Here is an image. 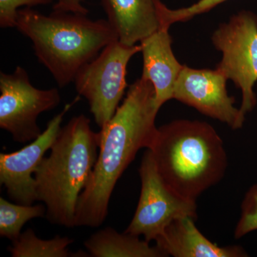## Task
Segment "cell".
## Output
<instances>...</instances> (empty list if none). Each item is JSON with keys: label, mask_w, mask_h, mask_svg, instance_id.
I'll return each mask as SVG.
<instances>
[{"label": "cell", "mask_w": 257, "mask_h": 257, "mask_svg": "<svg viewBox=\"0 0 257 257\" xmlns=\"http://www.w3.org/2000/svg\"><path fill=\"white\" fill-rule=\"evenodd\" d=\"M160 109L152 82L141 77L130 86L122 104L99 132V155L79 196L75 226L96 228L105 221L116 182L139 150L149 149L153 143Z\"/></svg>", "instance_id": "obj_1"}, {"label": "cell", "mask_w": 257, "mask_h": 257, "mask_svg": "<svg viewBox=\"0 0 257 257\" xmlns=\"http://www.w3.org/2000/svg\"><path fill=\"white\" fill-rule=\"evenodd\" d=\"M100 133H94L85 115L74 116L61 128L35 171L37 201L45 203L52 224L75 226L79 196L89 182L98 157Z\"/></svg>", "instance_id": "obj_2"}, {"label": "cell", "mask_w": 257, "mask_h": 257, "mask_svg": "<svg viewBox=\"0 0 257 257\" xmlns=\"http://www.w3.org/2000/svg\"><path fill=\"white\" fill-rule=\"evenodd\" d=\"M148 150L167 186L190 200L220 182L227 168L222 140L204 121L177 120L160 126Z\"/></svg>", "instance_id": "obj_3"}, {"label": "cell", "mask_w": 257, "mask_h": 257, "mask_svg": "<svg viewBox=\"0 0 257 257\" xmlns=\"http://www.w3.org/2000/svg\"><path fill=\"white\" fill-rule=\"evenodd\" d=\"M16 28L31 40L39 62L60 88L74 82L83 66L119 40L107 20L55 11L47 16L30 8L18 10Z\"/></svg>", "instance_id": "obj_4"}, {"label": "cell", "mask_w": 257, "mask_h": 257, "mask_svg": "<svg viewBox=\"0 0 257 257\" xmlns=\"http://www.w3.org/2000/svg\"><path fill=\"white\" fill-rule=\"evenodd\" d=\"M141 45L111 42L94 60L83 66L74 79L78 95L84 96L96 124L101 128L113 117L126 89V67Z\"/></svg>", "instance_id": "obj_5"}, {"label": "cell", "mask_w": 257, "mask_h": 257, "mask_svg": "<svg viewBox=\"0 0 257 257\" xmlns=\"http://www.w3.org/2000/svg\"><path fill=\"white\" fill-rule=\"evenodd\" d=\"M213 44L222 52L217 68L242 92L239 108L245 119L256 104L253 87L257 81V18L249 12L234 15L213 34Z\"/></svg>", "instance_id": "obj_6"}, {"label": "cell", "mask_w": 257, "mask_h": 257, "mask_svg": "<svg viewBox=\"0 0 257 257\" xmlns=\"http://www.w3.org/2000/svg\"><path fill=\"white\" fill-rule=\"evenodd\" d=\"M0 127L17 143L34 141L41 135L39 115L59 105L58 89H40L30 83L28 72L20 66L14 72H0Z\"/></svg>", "instance_id": "obj_7"}, {"label": "cell", "mask_w": 257, "mask_h": 257, "mask_svg": "<svg viewBox=\"0 0 257 257\" xmlns=\"http://www.w3.org/2000/svg\"><path fill=\"white\" fill-rule=\"evenodd\" d=\"M141 194L133 219L124 232L143 236L150 242L165 228L181 216L197 219L196 201L181 197L167 186L157 170L155 160L147 149L140 167Z\"/></svg>", "instance_id": "obj_8"}, {"label": "cell", "mask_w": 257, "mask_h": 257, "mask_svg": "<svg viewBox=\"0 0 257 257\" xmlns=\"http://www.w3.org/2000/svg\"><path fill=\"white\" fill-rule=\"evenodd\" d=\"M80 99L78 95L66 104L58 114L47 123V128L36 140L19 151L0 154V184L15 203L32 205L37 201L35 175L45 153L50 150L61 130L64 115Z\"/></svg>", "instance_id": "obj_9"}, {"label": "cell", "mask_w": 257, "mask_h": 257, "mask_svg": "<svg viewBox=\"0 0 257 257\" xmlns=\"http://www.w3.org/2000/svg\"><path fill=\"white\" fill-rule=\"evenodd\" d=\"M227 80L217 68L197 69L184 65L176 83L173 99L237 130L245 119L239 109L235 107L234 98L228 95Z\"/></svg>", "instance_id": "obj_10"}, {"label": "cell", "mask_w": 257, "mask_h": 257, "mask_svg": "<svg viewBox=\"0 0 257 257\" xmlns=\"http://www.w3.org/2000/svg\"><path fill=\"white\" fill-rule=\"evenodd\" d=\"M169 29L161 27L140 42L144 61L141 77L153 84L160 108L173 99L176 83L184 67L174 55Z\"/></svg>", "instance_id": "obj_11"}, {"label": "cell", "mask_w": 257, "mask_h": 257, "mask_svg": "<svg viewBox=\"0 0 257 257\" xmlns=\"http://www.w3.org/2000/svg\"><path fill=\"white\" fill-rule=\"evenodd\" d=\"M160 0H101L120 42L135 46L160 28Z\"/></svg>", "instance_id": "obj_12"}, {"label": "cell", "mask_w": 257, "mask_h": 257, "mask_svg": "<svg viewBox=\"0 0 257 257\" xmlns=\"http://www.w3.org/2000/svg\"><path fill=\"white\" fill-rule=\"evenodd\" d=\"M196 219L181 216L172 221L157 238L156 246L166 256L245 257L248 253L239 246L220 247L211 242L195 225Z\"/></svg>", "instance_id": "obj_13"}, {"label": "cell", "mask_w": 257, "mask_h": 257, "mask_svg": "<svg viewBox=\"0 0 257 257\" xmlns=\"http://www.w3.org/2000/svg\"><path fill=\"white\" fill-rule=\"evenodd\" d=\"M90 256L166 257L165 253L150 242L128 233L120 234L111 227L94 233L84 243Z\"/></svg>", "instance_id": "obj_14"}, {"label": "cell", "mask_w": 257, "mask_h": 257, "mask_svg": "<svg viewBox=\"0 0 257 257\" xmlns=\"http://www.w3.org/2000/svg\"><path fill=\"white\" fill-rule=\"evenodd\" d=\"M74 240L67 236H56L52 239L44 240L37 237L33 229H28L12 241L8 248L13 257H68V246Z\"/></svg>", "instance_id": "obj_15"}, {"label": "cell", "mask_w": 257, "mask_h": 257, "mask_svg": "<svg viewBox=\"0 0 257 257\" xmlns=\"http://www.w3.org/2000/svg\"><path fill=\"white\" fill-rule=\"evenodd\" d=\"M46 206L13 204L0 198V236L12 241L22 234L24 225L32 219L46 216Z\"/></svg>", "instance_id": "obj_16"}, {"label": "cell", "mask_w": 257, "mask_h": 257, "mask_svg": "<svg viewBox=\"0 0 257 257\" xmlns=\"http://www.w3.org/2000/svg\"><path fill=\"white\" fill-rule=\"evenodd\" d=\"M225 1L226 0H199L192 6L178 10L169 9L161 3L159 6L160 27L170 28L172 24L188 21L197 15L207 13Z\"/></svg>", "instance_id": "obj_17"}, {"label": "cell", "mask_w": 257, "mask_h": 257, "mask_svg": "<svg viewBox=\"0 0 257 257\" xmlns=\"http://www.w3.org/2000/svg\"><path fill=\"white\" fill-rule=\"evenodd\" d=\"M257 230V183L250 187L245 194L239 220L234 231L235 239Z\"/></svg>", "instance_id": "obj_18"}, {"label": "cell", "mask_w": 257, "mask_h": 257, "mask_svg": "<svg viewBox=\"0 0 257 257\" xmlns=\"http://www.w3.org/2000/svg\"><path fill=\"white\" fill-rule=\"evenodd\" d=\"M52 0H0V27L2 28H16L18 9L36 5H47Z\"/></svg>", "instance_id": "obj_19"}, {"label": "cell", "mask_w": 257, "mask_h": 257, "mask_svg": "<svg viewBox=\"0 0 257 257\" xmlns=\"http://www.w3.org/2000/svg\"><path fill=\"white\" fill-rule=\"evenodd\" d=\"M54 11L87 15L89 10L82 5V0H57Z\"/></svg>", "instance_id": "obj_20"}]
</instances>
